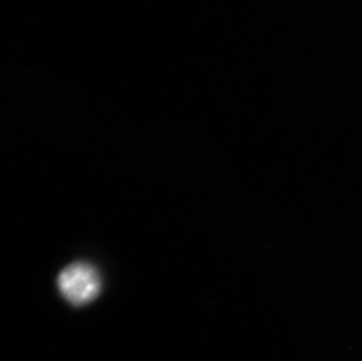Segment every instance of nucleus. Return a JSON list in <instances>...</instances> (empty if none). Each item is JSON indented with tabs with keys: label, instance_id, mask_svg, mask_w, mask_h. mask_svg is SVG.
I'll use <instances>...</instances> for the list:
<instances>
[{
	"label": "nucleus",
	"instance_id": "obj_1",
	"mask_svg": "<svg viewBox=\"0 0 362 361\" xmlns=\"http://www.w3.org/2000/svg\"><path fill=\"white\" fill-rule=\"evenodd\" d=\"M58 289L62 296L74 306L92 303L101 291V278L94 266L76 262L59 273Z\"/></svg>",
	"mask_w": 362,
	"mask_h": 361
}]
</instances>
